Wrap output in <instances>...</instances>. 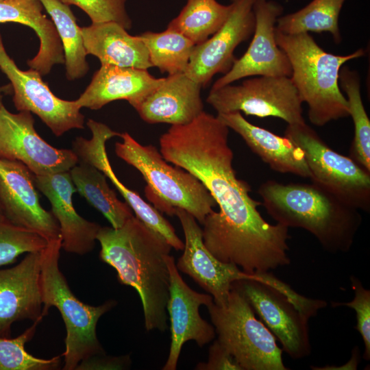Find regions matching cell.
Segmentation results:
<instances>
[{"label":"cell","mask_w":370,"mask_h":370,"mask_svg":"<svg viewBox=\"0 0 370 370\" xmlns=\"http://www.w3.org/2000/svg\"><path fill=\"white\" fill-rule=\"evenodd\" d=\"M201 88L184 73L170 75L135 110L149 124H186L204 111Z\"/></svg>","instance_id":"7402d4cb"},{"label":"cell","mask_w":370,"mask_h":370,"mask_svg":"<svg viewBox=\"0 0 370 370\" xmlns=\"http://www.w3.org/2000/svg\"><path fill=\"white\" fill-rule=\"evenodd\" d=\"M0 69L10 82L13 103L18 112L36 114L56 136L73 129L84 128V116L75 100H64L56 96L36 70H21L6 52L1 34Z\"/></svg>","instance_id":"30bf717a"},{"label":"cell","mask_w":370,"mask_h":370,"mask_svg":"<svg viewBox=\"0 0 370 370\" xmlns=\"http://www.w3.org/2000/svg\"><path fill=\"white\" fill-rule=\"evenodd\" d=\"M197 370H243L233 356L217 339L209 348L206 362L196 365Z\"/></svg>","instance_id":"d590c367"},{"label":"cell","mask_w":370,"mask_h":370,"mask_svg":"<svg viewBox=\"0 0 370 370\" xmlns=\"http://www.w3.org/2000/svg\"><path fill=\"white\" fill-rule=\"evenodd\" d=\"M254 311L293 359L308 356L311 352L308 320L301 307L274 287L254 280L234 282Z\"/></svg>","instance_id":"8fae6325"},{"label":"cell","mask_w":370,"mask_h":370,"mask_svg":"<svg viewBox=\"0 0 370 370\" xmlns=\"http://www.w3.org/2000/svg\"><path fill=\"white\" fill-rule=\"evenodd\" d=\"M164 79L154 77L147 69L101 64L75 101L81 108L99 110L112 101L123 99L135 109Z\"/></svg>","instance_id":"44dd1931"},{"label":"cell","mask_w":370,"mask_h":370,"mask_svg":"<svg viewBox=\"0 0 370 370\" xmlns=\"http://www.w3.org/2000/svg\"><path fill=\"white\" fill-rule=\"evenodd\" d=\"M92 133L87 139L81 136L73 141L72 150L78 161L87 162L103 172L125 199L136 217L145 225L160 234L176 250H183L184 243L177 236L174 227L155 207L149 204L135 191L125 186L114 173L106 149V143L121 133L107 125L89 119L86 123Z\"/></svg>","instance_id":"ac0fdd59"},{"label":"cell","mask_w":370,"mask_h":370,"mask_svg":"<svg viewBox=\"0 0 370 370\" xmlns=\"http://www.w3.org/2000/svg\"><path fill=\"white\" fill-rule=\"evenodd\" d=\"M175 215L181 223L185 238L184 251L176 267L208 293L216 304L226 303L234 282L263 280L262 272L248 273L235 264L223 262L214 257L205 246L202 230L189 212L176 208Z\"/></svg>","instance_id":"4fadbf2b"},{"label":"cell","mask_w":370,"mask_h":370,"mask_svg":"<svg viewBox=\"0 0 370 370\" xmlns=\"http://www.w3.org/2000/svg\"><path fill=\"white\" fill-rule=\"evenodd\" d=\"M2 92H3V88L0 87V108L3 105L2 102Z\"/></svg>","instance_id":"74e56055"},{"label":"cell","mask_w":370,"mask_h":370,"mask_svg":"<svg viewBox=\"0 0 370 370\" xmlns=\"http://www.w3.org/2000/svg\"><path fill=\"white\" fill-rule=\"evenodd\" d=\"M231 5L216 0H187L180 14L168 24L195 45L201 44L217 32L223 25Z\"/></svg>","instance_id":"f1b7e54d"},{"label":"cell","mask_w":370,"mask_h":370,"mask_svg":"<svg viewBox=\"0 0 370 370\" xmlns=\"http://www.w3.org/2000/svg\"><path fill=\"white\" fill-rule=\"evenodd\" d=\"M253 10L255 27L245 51L236 58L232 66L215 81L212 89L254 76L290 77L291 66L285 52L276 43L275 29L282 6L271 0H255Z\"/></svg>","instance_id":"5bb4252c"},{"label":"cell","mask_w":370,"mask_h":370,"mask_svg":"<svg viewBox=\"0 0 370 370\" xmlns=\"http://www.w3.org/2000/svg\"><path fill=\"white\" fill-rule=\"evenodd\" d=\"M339 86L345 93L349 116L354 126V136L350 147V158L370 172V121L360 92L358 72L343 66L338 77Z\"/></svg>","instance_id":"f546056e"},{"label":"cell","mask_w":370,"mask_h":370,"mask_svg":"<svg viewBox=\"0 0 370 370\" xmlns=\"http://www.w3.org/2000/svg\"><path fill=\"white\" fill-rule=\"evenodd\" d=\"M229 130L204 110L188 123L171 125L160 137V152L195 176L218 205L219 210L206 216L201 229L204 243L214 257L248 273L288 265V227L267 222L258 210L262 203L237 177Z\"/></svg>","instance_id":"6da1fadb"},{"label":"cell","mask_w":370,"mask_h":370,"mask_svg":"<svg viewBox=\"0 0 370 370\" xmlns=\"http://www.w3.org/2000/svg\"><path fill=\"white\" fill-rule=\"evenodd\" d=\"M217 116L229 129L236 132L272 170L310 177L302 150L288 138L251 123L240 112L217 114Z\"/></svg>","instance_id":"603a6c76"},{"label":"cell","mask_w":370,"mask_h":370,"mask_svg":"<svg viewBox=\"0 0 370 370\" xmlns=\"http://www.w3.org/2000/svg\"><path fill=\"white\" fill-rule=\"evenodd\" d=\"M47 243L38 234L0 219V266L15 262L23 253L40 251Z\"/></svg>","instance_id":"d6a6232c"},{"label":"cell","mask_w":370,"mask_h":370,"mask_svg":"<svg viewBox=\"0 0 370 370\" xmlns=\"http://www.w3.org/2000/svg\"><path fill=\"white\" fill-rule=\"evenodd\" d=\"M40 1L50 15L60 38L64 50L67 79L73 81L83 77L89 70L86 60L87 53L84 45L82 27L78 26L69 5L59 0Z\"/></svg>","instance_id":"4316f807"},{"label":"cell","mask_w":370,"mask_h":370,"mask_svg":"<svg viewBox=\"0 0 370 370\" xmlns=\"http://www.w3.org/2000/svg\"><path fill=\"white\" fill-rule=\"evenodd\" d=\"M169 273V296L166 304L170 321L171 345L163 370H175L182 347L194 341L202 347L215 338L212 325L199 314L200 306H208L213 301L210 294L196 292L184 281L173 256L165 257Z\"/></svg>","instance_id":"e0dca14e"},{"label":"cell","mask_w":370,"mask_h":370,"mask_svg":"<svg viewBox=\"0 0 370 370\" xmlns=\"http://www.w3.org/2000/svg\"><path fill=\"white\" fill-rule=\"evenodd\" d=\"M100 260L113 267L118 281L138 293L147 331L168 328L169 273L165 257L171 246L160 234L132 217L119 228L100 227Z\"/></svg>","instance_id":"7a4b0ae2"},{"label":"cell","mask_w":370,"mask_h":370,"mask_svg":"<svg viewBox=\"0 0 370 370\" xmlns=\"http://www.w3.org/2000/svg\"><path fill=\"white\" fill-rule=\"evenodd\" d=\"M254 1L230 0L226 21L208 39L194 47L185 75L204 87L216 74L229 71L236 59L234 50L254 33Z\"/></svg>","instance_id":"9a60e30c"},{"label":"cell","mask_w":370,"mask_h":370,"mask_svg":"<svg viewBox=\"0 0 370 370\" xmlns=\"http://www.w3.org/2000/svg\"><path fill=\"white\" fill-rule=\"evenodd\" d=\"M62 3L74 5L82 9L92 23L114 21L127 30L132 25L126 10L127 0H59Z\"/></svg>","instance_id":"836d02e7"},{"label":"cell","mask_w":370,"mask_h":370,"mask_svg":"<svg viewBox=\"0 0 370 370\" xmlns=\"http://www.w3.org/2000/svg\"><path fill=\"white\" fill-rule=\"evenodd\" d=\"M87 55L97 57L101 64L148 69L153 67L147 49L138 36H132L114 22L92 23L82 27Z\"/></svg>","instance_id":"cb8c5ba5"},{"label":"cell","mask_w":370,"mask_h":370,"mask_svg":"<svg viewBox=\"0 0 370 370\" xmlns=\"http://www.w3.org/2000/svg\"><path fill=\"white\" fill-rule=\"evenodd\" d=\"M69 172L77 191L106 218L112 227H121L134 216L130 206L118 199L107 183V177L95 166L78 161Z\"/></svg>","instance_id":"484cf974"},{"label":"cell","mask_w":370,"mask_h":370,"mask_svg":"<svg viewBox=\"0 0 370 370\" xmlns=\"http://www.w3.org/2000/svg\"><path fill=\"white\" fill-rule=\"evenodd\" d=\"M2 218H5V217L3 215L2 210H1V205H0V219H2Z\"/></svg>","instance_id":"f35d334b"},{"label":"cell","mask_w":370,"mask_h":370,"mask_svg":"<svg viewBox=\"0 0 370 370\" xmlns=\"http://www.w3.org/2000/svg\"><path fill=\"white\" fill-rule=\"evenodd\" d=\"M206 102L217 114L240 112L261 118L277 117L288 125L305 123L303 102L289 77H247L238 85L211 88Z\"/></svg>","instance_id":"9c48e42d"},{"label":"cell","mask_w":370,"mask_h":370,"mask_svg":"<svg viewBox=\"0 0 370 370\" xmlns=\"http://www.w3.org/2000/svg\"><path fill=\"white\" fill-rule=\"evenodd\" d=\"M262 205L278 223L312 234L330 253L351 248L362 223L359 210L312 183L267 180L258 188Z\"/></svg>","instance_id":"3957f363"},{"label":"cell","mask_w":370,"mask_h":370,"mask_svg":"<svg viewBox=\"0 0 370 370\" xmlns=\"http://www.w3.org/2000/svg\"><path fill=\"white\" fill-rule=\"evenodd\" d=\"M284 136L304 154L312 182L358 210H370V172L332 149L306 122L288 125Z\"/></svg>","instance_id":"ba28073f"},{"label":"cell","mask_w":370,"mask_h":370,"mask_svg":"<svg viewBox=\"0 0 370 370\" xmlns=\"http://www.w3.org/2000/svg\"><path fill=\"white\" fill-rule=\"evenodd\" d=\"M62 239L49 241L41 250L40 286L42 315L47 316L51 307H56L64 321L66 335L64 370H75L84 360L105 354L97 336L100 317L114 307L117 302L108 300L99 306H91L80 301L71 290L59 267Z\"/></svg>","instance_id":"5b68a950"},{"label":"cell","mask_w":370,"mask_h":370,"mask_svg":"<svg viewBox=\"0 0 370 370\" xmlns=\"http://www.w3.org/2000/svg\"><path fill=\"white\" fill-rule=\"evenodd\" d=\"M40 0H1L0 23L13 22L31 27L40 40L37 54L27 62L41 75L49 74L54 65L64 64V50L51 19L43 13Z\"/></svg>","instance_id":"d4e9b609"},{"label":"cell","mask_w":370,"mask_h":370,"mask_svg":"<svg viewBox=\"0 0 370 370\" xmlns=\"http://www.w3.org/2000/svg\"><path fill=\"white\" fill-rule=\"evenodd\" d=\"M120 137L115 153L143 175L145 195L154 207L169 216L176 208L184 209L203 225L217 206L204 185L188 171L169 164L154 145H141L127 132Z\"/></svg>","instance_id":"8992f818"},{"label":"cell","mask_w":370,"mask_h":370,"mask_svg":"<svg viewBox=\"0 0 370 370\" xmlns=\"http://www.w3.org/2000/svg\"><path fill=\"white\" fill-rule=\"evenodd\" d=\"M345 1L312 0L295 12L279 16L275 28L287 34L328 32L338 44L342 40L338 18Z\"/></svg>","instance_id":"83f0119b"},{"label":"cell","mask_w":370,"mask_h":370,"mask_svg":"<svg viewBox=\"0 0 370 370\" xmlns=\"http://www.w3.org/2000/svg\"><path fill=\"white\" fill-rule=\"evenodd\" d=\"M36 321L16 338L0 337V370H54L61 365V356L49 359L39 358L29 354L25 344L34 336L38 325Z\"/></svg>","instance_id":"1f68e13d"},{"label":"cell","mask_w":370,"mask_h":370,"mask_svg":"<svg viewBox=\"0 0 370 370\" xmlns=\"http://www.w3.org/2000/svg\"><path fill=\"white\" fill-rule=\"evenodd\" d=\"M219 342L243 370H286L282 351L269 329L258 320L243 294L232 285L226 303L208 305Z\"/></svg>","instance_id":"52a82bcc"},{"label":"cell","mask_w":370,"mask_h":370,"mask_svg":"<svg viewBox=\"0 0 370 370\" xmlns=\"http://www.w3.org/2000/svg\"><path fill=\"white\" fill-rule=\"evenodd\" d=\"M352 287L354 292V299L348 302H332L333 307L345 306L352 308L356 316V330L361 335L365 344L363 358L370 359V291L365 288L360 280L350 276Z\"/></svg>","instance_id":"e575fe53"},{"label":"cell","mask_w":370,"mask_h":370,"mask_svg":"<svg viewBox=\"0 0 370 370\" xmlns=\"http://www.w3.org/2000/svg\"><path fill=\"white\" fill-rule=\"evenodd\" d=\"M1 1V0H0Z\"/></svg>","instance_id":"ab89813d"},{"label":"cell","mask_w":370,"mask_h":370,"mask_svg":"<svg viewBox=\"0 0 370 370\" xmlns=\"http://www.w3.org/2000/svg\"><path fill=\"white\" fill-rule=\"evenodd\" d=\"M34 182L37 189L49 201L51 212L60 227L62 249L78 255L90 252L101 225L85 219L76 212L72 197L77 190L69 171L34 175Z\"/></svg>","instance_id":"ffe728a7"},{"label":"cell","mask_w":370,"mask_h":370,"mask_svg":"<svg viewBox=\"0 0 370 370\" xmlns=\"http://www.w3.org/2000/svg\"><path fill=\"white\" fill-rule=\"evenodd\" d=\"M41 251L29 252L16 265L0 269V337L10 338L12 325L42 321Z\"/></svg>","instance_id":"d6986e66"},{"label":"cell","mask_w":370,"mask_h":370,"mask_svg":"<svg viewBox=\"0 0 370 370\" xmlns=\"http://www.w3.org/2000/svg\"><path fill=\"white\" fill-rule=\"evenodd\" d=\"M31 112L12 113L0 108V158L16 160L36 175L69 171L78 162L72 149H58L42 139L34 128Z\"/></svg>","instance_id":"7c38bea8"},{"label":"cell","mask_w":370,"mask_h":370,"mask_svg":"<svg viewBox=\"0 0 370 370\" xmlns=\"http://www.w3.org/2000/svg\"><path fill=\"white\" fill-rule=\"evenodd\" d=\"M131 362L128 355L111 356L105 353L82 360L75 370H121L128 369Z\"/></svg>","instance_id":"8d00e7d4"},{"label":"cell","mask_w":370,"mask_h":370,"mask_svg":"<svg viewBox=\"0 0 370 370\" xmlns=\"http://www.w3.org/2000/svg\"><path fill=\"white\" fill-rule=\"evenodd\" d=\"M139 36L147 49L153 67L169 75L185 71L195 46L190 40L170 28L162 32L147 31Z\"/></svg>","instance_id":"4dcf8cb0"},{"label":"cell","mask_w":370,"mask_h":370,"mask_svg":"<svg viewBox=\"0 0 370 370\" xmlns=\"http://www.w3.org/2000/svg\"><path fill=\"white\" fill-rule=\"evenodd\" d=\"M0 205L11 223L48 242L61 238L56 219L40 204L34 175L21 162L0 158Z\"/></svg>","instance_id":"2e32d148"},{"label":"cell","mask_w":370,"mask_h":370,"mask_svg":"<svg viewBox=\"0 0 370 370\" xmlns=\"http://www.w3.org/2000/svg\"><path fill=\"white\" fill-rule=\"evenodd\" d=\"M276 43L291 66L289 77L301 101L308 106V119L316 126L349 116L347 101L339 82L341 67L365 55L363 49L345 55L323 50L309 34H287L275 29Z\"/></svg>","instance_id":"277c9868"}]
</instances>
